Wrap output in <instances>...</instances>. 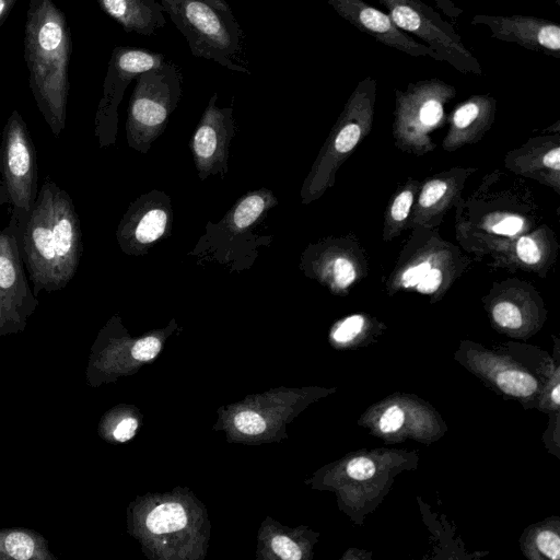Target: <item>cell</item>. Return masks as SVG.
<instances>
[{"mask_svg":"<svg viewBox=\"0 0 560 560\" xmlns=\"http://www.w3.org/2000/svg\"><path fill=\"white\" fill-rule=\"evenodd\" d=\"M497 383L504 393L520 397L529 396L537 388V382L533 376L515 370L499 373Z\"/></svg>","mask_w":560,"mask_h":560,"instance_id":"cell-17","label":"cell"},{"mask_svg":"<svg viewBox=\"0 0 560 560\" xmlns=\"http://www.w3.org/2000/svg\"><path fill=\"white\" fill-rule=\"evenodd\" d=\"M23 265L21 228L10 217L7 226L0 230V291L28 318L35 312L38 300L30 288Z\"/></svg>","mask_w":560,"mask_h":560,"instance_id":"cell-13","label":"cell"},{"mask_svg":"<svg viewBox=\"0 0 560 560\" xmlns=\"http://www.w3.org/2000/svg\"><path fill=\"white\" fill-rule=\"evenodd\" d=\"M183 90L179 68L163 61L136 78L127 113L126 136L130 148L147 153L165 130Z\"/></svg>","mask_w":560,"mask_h":560,"instance_id":"cell-4","label":"cell"},{"mask_svg":"<svg viewBox=\"0 0 560 560\" xmlns=\"http://www.w3.org/2000/svg\"><path fill=\"white\" fill-rule=\"evenodd\" d=\"M214 93L197 125L191 139V152L198 177L205 180L210 175L228 172L230 143L235 133L232 107H219Z\"/></svg>","mask_w":560,"mask_h":560,"instance_id":"cell-10","label":"cell"},{"mask_svg":"<svg viewBox=\"0 0 560 560\" xmlns=\"http://www.w3.org/2000/svg\"><path fill=\"white\" fill-rule=\"evenodd\" d=\"M430 268L431 264L429 261H423L412 268H409L402 275V285L406 288L417 285Z\"/></svg>","mask_w":560,"mask_h":560,"instance_id":"cell-32","label":"cell"},{"mask_svg":"<svg viewBox=\"0 0 560 560\" xmlns=\"http://www.w3.org/2000/svg\"><path fill=\"white\" fill-rule=\"evenodd\" d=\"M172 223L171 197L150 190L129 205L116 230L117 243L127 255H144L171 234Z\"/></svg>","mask_w":560,"mask_h":560,"instance_id":"cell-9","label":"cell"},{"mask_svg":"<svg viewBox=\"0 0 560 560\" xmlns=\"http://www.w3.org/2000/svg\"><path fill=\"white\" fill-rule=\"evenodd\" d=\"M21 248L36 298L63 289L77 272L83 249L80 219L70 195L50 178L21 228Z\"/></svg>","mask_w":560,"mask_h":560,"instance_id":"cell-1","label":"cell"},{"mask_svg":"<svg viewBox=\"0 0 560 560\" xmlns=\"http://www.w3.org/2000/svg\"><path fill=\"white\" fill-rule=\"evenodd\" d=\"M436 7L448 18L456 19L463 14L464 10L455 5L452 0H433Z\"/></svg>","mask_w":560,"mask_h":560,"instance_id":"cell-36","label":"cell"},{"mask_svg":"<svg viewBox=\"0 0 560 560\" xmlns=\"http://www.w3.org/2000/svg\"><path fill=\"white\" fill-rule=\"evenodd\" d=\"M27 317L2 291H0V336L23 331Z\"/></svg>","mask_w":560,"mask_h":560,"instance_id":"cell-18","label":"cell"},{"mask_svg":"<svg viewBox=\"0 0 560 560\" xmlns=\"http://www.w3.org/2000/svg\"><path fill=\"white\" fill-rule=\"evenodd\" d=\"M137 427L136 419L125 418L113 430V438L118 442H126L135 435Z\"/></svg>","mask_w":560,"mask_h":560,"instance_id":"cell-33","label":"cell"},{"mask_svg":"<svg viewBox=\"0 0 560 560\" xmlns=\"http://www.w3.org/2000/svg\"><path fill=\"white\" fill-rule=\"evenodd\" d=\"M277 203V198L267 188L248 191L236 200L222 220L207 224L205 234L190 255L206 253L208 257L221 264H231L235 269L241 257H250L259 245L267 244V236L259 237L254 232Z\"/></svg>","mask_w":560,"mask_h":560,"instance_id":"cell-5","label":"cell"},{"mask_svg":"<svg viewBox=\"0 0 560 560\" xmlns=\"http://www.w3.org/2000/svg\"><path fill=\"white\" fill-rule=\"evenodd\" d=\"M0 560H57L48 540L24 527L0 528Z\"/></svg>","mask_w":560,"mask_h":560,"instance_id":"cell-15","label":"cell"},{"mask_svg":"<svg viewBox=\"0 0 560 560\" xmlns=\"http://www.w3.org/2000/svg\"><path fill=\"white\" fill-rule=\"evenodd\" d=\"M361 136V128L355 122L346 124L337 133L334 142L338 153H346L353 149Z\"/></svg>","mask_w":560,"mask_h":560,"instance_id":"cell-20","label":"cell"},{"mask_svg":"<svg viewBox=\"0 0 560 560\" xmlns=\"http://www.w3.org/2000/svg\"><path fill=\"white\" fill-rule=\"evenodd\" d=\"M18 0H0V27L9 16Z\"/></svg>","mask_w":560,"mask_h":560,"instance_id":"cell-38","label":"cell"},{"mask_svg":"<svg viewBox=\"0 0 560 560\" xmlns=\"http://www.w3.org/2000/svg\"><path fill=\"white\" fill-rule=\"evenodd\" d=\"M557 2L559 3V0H557Z\"/></svg>","mask_w":560,"mask_h":560,"instance_id":"cell-41","label":"cell"},{"mask_svg":"<svg viewBox=\"0 0 560 560\" xmlns=\"http://www.w3.org/2000/svg\"><path fill=\"white\" fill-rule=\"evenodd\" d=\"M273 551L284 560H299L302 557L299 546L285 536H276L271 542Z\"/></svg>","mask_w":560,"mask_h":560,"instance_id":"cell-24","label":"cell"},{"mask_svg":"<svg viewBox=\"0 0 560 560\" xmlns=\"http://www.w3.org/2000/svg\"><path fill=\"white\" fill-rule=\"evenodd\" d=\"M234 424L242 433L258 434L266 429L265 420L254 411H242L234 418Z\"/></svg>","mask_w":560,"mask_h":560,"instance_id":"cell-21","label":"cell"},{"mask_svg":"<svg viewBox=\"0 0 560 560\" xmlns=\"http://www.w3.org/2000/svg\"><path fill=\"white\" fill-rule=\"evenodd\" d=\"M5 203H9V194L3 184H0V210L1 207Z\"/></svg>","mask_w":560,"mask_h":560,"instance_id":"cell-39","label":"cell"},{"mask_svg":"<svg viewBox=\"0 0 560 560\" xmlns=\"http://www.w3.org/2000/svg\"><path fill=\"white\" fill-rule=\"evenodd\" d=\"M517 255L526 264L533 265L540 259V252L535 243L529 237H522L517 243Z\"/></svg>","mask_w":560,"mask_h":560,"instance_id":"cell-30","label":"cell"},{"mask_svg":"<svg viewBox=\"0 0 560 560\" xmlns=\"http://www.w3.org/2000/svg\"><path fill=\"white\" fill-rule=\"evenodd\" d=\"M23 43L33 97L59 137L66 126L72 38L65 13L52 0H30Z\"/></svg>","mask_w":560,"mask_h":560,"instance_id":"cell-2","label":"cell"},{"mask_svg":"<svg viewBox=\"0 0 560 560\" xmlns=\"http://www.w3.org/2000/svg\"><path fill=\"white\" fill-rule=\"evenodd\" d=\"M187 517L178 503H164L155 508L147 518L148 528L155 534L171 533L182 529Z\"/></svg>","mask_w":560,"mask_h":560,"instance_id":"cell-16","label":"cell"},{"mask_svg":"<svg viewBox=\"0 0 560 560\" xmlns=\"http://www.w3.org/2000/svg\"><path fill=\"white\" fill-rule=\"evenodd\" d=\"M523 226V220L518 217H508L493 225V232L498 234L514 235Z\"/></svg>","mask_w":560,"mask_h":560,"instance_id":"cell-35","label":"cell"},{"mask_svg":"<svg viewBox=\"0 0 560 560\" xmlns=\"http://www.w3.org/2000/svg\"><path fill=\"white\" fill-rule=\"evenodd\" d=\"M363 318L359 315L348 317L335 330L332 337L338 342H347L353 339L362 329Z\"/></svg>","mask_w":560,"mask_h":560,"instance_id":"cell-23","label":"cell"},{"mask_svg":"<svg viewBox=\"0 0 560 560\" xmlns=\"http://www.w3.org/2000/svg\"><path fill=\"white\" fill-rule=\"evenodd\" d=\"M347 472L355 480H366L375 474V466L366 457H355L349 462Z\"/></svg>","mask_w":560,"mask_h":560,"instance_id":"cell-26","label":"cell"},{"mask_svg":"<svg viewBox=\"0 0 560 560\" xmlns=\"http://www.w3.org/2000/svg\"><path fill=\"white\" fill-rule=\"evenodd\" d=\"M395 25L419 37L440 59L462 73L482 74V67L454 27L421 0H378Z\"/></svg>","mask_w":560,"mask_h":560,"instance_id":"cell-7","label":"cell"},{"mask_svg":"<svg viewBox=\"0 0 560 560\" xmlns=\"http://www.w3.org/2000/svg\"><path fill=\"white\" fill-rule=\"evenodd\" d=\"M471 24L483 25L494 39L515 43L526 49L560 58V26L552 21L517 14H477L472 16Z\"/></svg>","mask_w":560,"mask_h":560,"instance_id":"cell-11","label":"cell"},{"mask_svg":"<svg viewBox=\"0 0 560 560\" xmlns=\"http://www.w3.org/2000/svg\"><path fill=\"white\" fill-rule=\"evenodd\" d=\"M195 57L249 73L243 57V32L224 0H160Z\"/></svg>","mask_w":560,"mask_h":560,"instance_id":"cell-3","label":"cell"},{"mask_svg":"<svg viewBox=\"0 0 560 560\" xmlns=\"http://www.w3.org/2000/svg\"><path fill=\"white\" fill-rule=\"evenodd\" d=\"M441 280V271L436 268H430V270L417 284V289L422 293H432L439 288Z\"/></svg>","mask_w":560,"mask_h":560,"instance_id":"cell-34","label":"cell"},{"mask_svg":"<svg viewBox=\"0 0 560 560\" xmlns=\"http://www.w3.org/2000/svg\"><path fill=\"white\" fill-rule=\"evenodd\" d=\"M163 61V54L143 48L117 46L113 49L94 119L100 148L116 142L118 106L127 86L138 74L159 67Z\"/></svg>","mask_w":560,"mask_h":560,"instance_id":"cell-8","label":"cell"},{"mask_svg":"<svg viewBox=\"0 0 560 560\" xmlns=\"http://www.w3.org/2000/svg\"><path fill=\"white\" fill-rule=\"evenodd\" d=\"M559 155H560V149L557 147L555 148L553 150L549 151L545 156H544V164L550 168H555L556 171H559L560 170V159H559Z\"/></svg>","mask_w":560,"mask_h":560,"instance_id":"cell-37","label":"cell"},{"mask_svg":"<svg viewBox=\"0 0 560 560\" xmlns=\"http://www.w3.org/2000/svg\"><path fill=\"white\" fill-rule=\"evenodd\" d=\"M161 349V341L153 336L144 337L133 345L131 354L136 360L148 361L153 359Z\"/></svg>","mask_w":560,"mask_h":560,"instance_id":"cell-22","label":"cell"},{"mask_svg":"<svg viewBox=\"0 0 560 560\" xmlns=\"http://www.w3.org/2000/svg\"><path fill=\"white\" fill-rule=\"evenodd\" d=\"M494 320L502 327L518 328L522 325V315L520 310L512 303H498L493 311Z\"/></svg>","mask_w":560,"mask_h":560,"instance_id":"cell-19","label":"cell"},{"mask_svg":"<svg viewBox=\"0 0 560 560\" xmlns=\"http://www.w3.org/2000/svg\"><path fill=\"white\" fill-rule=\"evenodd\" d=\"M332 9L346 21L377 42L412 57L429 56L436 61L439 57L424 44L415 40L399 30L390 16L369 5L363 0H327Z\"/></svg>","mask_w":560,"mask_h":560,"instance_id":"cell-12","label":"cell"},{"mask_svg":"<svg viewBox=\"0 0 560 560\" xmlns=\"http://www.w3.org/2000/svg\"><path fill=\"white\" fill-rule=\"evenodd\" d=\"M0 176L20 228L30 215L38 195V168L34 142L18 109L12 110L2 130Z\"/></svg>","mask_w":560,"mask_h":560,"instance_id":"cell-6","label":"cell"},{"mask_svg":"<svg viewBox=\"0 0 560 560\" xmlns=\"http://www.w3.org/2000/svg\"><path fill=\"white\" fill-rule=\"evenodd\" d=\"M335 283L340 288L348 287L355 277L352 264L346 258H337L332 264Z\"/></svg>","mask_w":560,"mask_h":560,"instance_id":"cell-25","label":"cell"},{"mask_svg":"<svg viewBox=\"0 0 560 560\" xmlns=\"http://www.w3.org/2000/svg\"><path fill=\"white\" fill-rule=\"evenodd\" d=\"M539 550L549 559L558 560L560 558V538L557 534L545 530L536 539Z\"/></svg>","mask_w":560,"mask_h":560,"instance_id":"cell-27","label":"cell"},{"mask_svg":"<svg viewBox=\"0 0 560 560\" xmlns=\"http://www.w3.org/2000/svg\"><path fill=\"white\" fill-rule=\"evenodd\" d=\"M404 418V411L397 406H392L381 417L380 429L383 432L396 431L402 425Z\"/></svg>","mask_w":560,"mask_h":560,"instance_id":"cell-29","label":"cell"},{"mask_svg":"<svg viewBox=\"0 0 560 560\" xmlns=\"http://www.w3.org/2000/svg\"><path fill=\"white\" fill-rule=\"evenodd\" d=\"M551 398L555 401V404H560V386L557 385L553 390L551 392Z\"/></svg>","mask_w":560,"mask_h":560,"instance_id":"cell-40","label":"cell"},{"mask_svg":"<svg viewBox=\"0 0 560 560\" xmlns=\"http://www.w3.org/2000/svg\"><path fill=\"white\" fill-rule=\"evenodd\" d=\"M446 184L442 180L429 182L419 198V202L422 207H431L434 205L446 191Z\"/></svg>","mask_w":560,"mask_h":560,"instance_id":"cell-28","label":"cell"},{"mask_svg":"<svg viewBox=\"0 0 560 560\" xmlns=\"http://www.w3.org/2000/svg\"><path fill=\"white\" fill-rule=\"evenodd\" d=\"M97 3L126 32L150 36L166 23L160 0H97Z\"/></svg>","mask_w":560,"mask_h":560,"instance_id":"cell-14","label":"cell"},{"mask_svg":"<svg viewBox=\"0 0 560 560\" xmlns=\"http://www.w3.org/2000/svg\"><path fill=\"white\" fill-rule=\"evenodd\" d=\"M412 203V194L409 190L402 191L398 195L392 206V217L396 221H402L409 213Z\"/></svg>","mask_w":560,"mask_h":560,"instance_id":"cell-31","label":"cell"}]
</instances>
